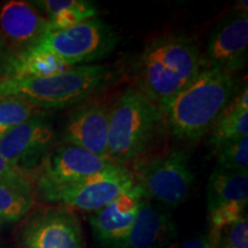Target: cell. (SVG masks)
I'll use <instances>...</instances> for the list:
<instances>
[{
  "label": "cell",
  "mask_w": 248,
  "mask_h": 248,
  "mask_svg": "<svg viewBox=\"0 0 248 248\" xmlns=\"http://www.w3.org/2000/svg\"><path fill=\"white\" fill-rule=\"evenodd\" d=\"M217 168L231 171L247 172L248 169V138L244 137L229 141L217 151Z\"/></svg>",
  "instance_id": "obj_22"
},
{
  "label": "cell",
  "mask_w": 248,
  "mask_h": 248,
  "mask_svg": "<svg viewBox=\"0 0 248 248\" xmlns=\"http://www.w3.org/2000/svg\"><path fill=\"white\" fill-rule=\"evenodd\" d=\"M172 248V247H171ZM176 248H215V235L209 230L201 232Z\"/></svg>",
  "instance_id": "obj_25"
},
{
  "label": "cell",
  "mask_w": 248,
  "mask_h": 248,
  "mask_svg": "<svg viewBox=\"0 0 248 248\" xmlns=\"http://www.w3.org/2000/svg\"><path fill=\"white\" fill-rule=\"evenodd\" d=\"M248 54L247 1L216 24L209 37L207 59L209 67L233 75L243 69Z\"/></svg>",
  "instance_id": "obj_11"
},
{
  "label": "cell",
  "mask_w": 248,
  "mask_h": 248,
  "mask_svg": "<svg viewBox=\"0 0 248 248\" xmlns=\"http://www.w3.org/2000/svg\"><path fill=\"white\" fill-rule=\"evenodd\" d=\"M110 110L111 106L107 100H85L68 117L63 130L66 144L75 145L102 159L109 160L108 130Z\"/></svg>",
  "instance_id": "obj_13"
},
{
  "label": "cell",
  "mask_w": 248,
  "mask_h": 248,
  "mask_svg": "<svg viewBox=\"0 0 248 248\" xmlns=\"http://www.w3.org/2000/svg\"><path fill=\"white\" fill-rule=\"evenodd\" d=\"M113 163L75 145L63 144L49 151L29 173L33 190L40 197L100 172Z\"/></svg>",
  "instance_id": "obj_8"
},
{
  "label": "cell",
  "mask_w": 248,
  "mask_h": 248,
  "mask_svg": "<svg viewBox=\"0 0 248 248\" xmlns=\"http://www.w3.org/2000/svg\"><path fill=\"white\" fill-rule=\"evenodd\" d=\"M35 206V190L0 182V218L15 222L29 214Z\"/></svg>",
  "instance_id": "obj_20"
},
{
  "label": "cell",
  "mask_w": 248,
  "mask_h": 248,
  "mask_svg": "<svg viewBox=\"0 0 248 248\" xmlns=\"http://www.w3.org/2000/svg\"><path fill=\"white\" fill-rule=\"evenodd\" d=\"M201 71L199 49L183 36L152 40L138 61L139 90L161 108L187 88Z\"/></svg>",
  "instance_id": "obj_2"
},
{
  "label": "cell",
  "mask_w": 248,
  "mask_h": 248,
  "mask_svg": "<svg viewBox=\"0 0 248 248\" xmlns=\"http://www.w3.org/2000/svg\"><path fill=\"white\" fill-rule=\"evenodd\" d=\"M7 94V91H6V88H5V82L4 79H0V100H1L2 98H5Z\"/></svg>",
  "instance_id": "obj_27"
},
{
  "label": "cell",
  "mask_w": 248,
  "mask_h": 248,
  "mask_svg": "<svg viewBox=\"0 0 248 248\" xmlns=\"http://www.w3.org/2000/svg\"><path fill=\"white\" fill-rule=\"evenodd\" d=\"M48 29L47 20L32 2L9 0L0 5V35L13 55L36 47Z\"/></svg>",
  "instance_id": "obj_14"
},
{
  "label": "cell",
  "mask_w": 248,
  "mask_h": 248,
  "mask_svg": "<svg viewBox=\"0 0 248 248\" xmlns=\"http://www.w3.org/2000/svg\"><path fill=\"white\" fill-rule=\"evenodd\" d=\"M111 76L105 64L75 66L43 78H5L7 94H18L44 109L64 108L88 98L105 88Z\"/></svg>",
  "instance_id": "obj_4"
},
{
  "label": "cell",
  "mask_w": 248,
  "mask_h": 248,
  "mask_svg": "<svg viewBox=\"0 0 248 248\" xmlns=\"http://www.w3.org/2000/svg\"><path fill=\"white\" fill-rule=\"evenodd\" d=\"M133 176L145 198L172 208L187 199L194 182L190 155L182 150L153 157Z\"/></svg>",
  "instance_id": "obj_7"
},
{
  "label": "cell",
  "mask_w": 248,
  "mask_h": 248,
  "mask_svg": "<svg viewBox=\"0 0 248 248\" xmlns=\"http://www.w3.org/2000/svg\"><path fill=\"white\" fill-rule=\"evenodd\" d=\"M176 237L171 216L142 195L125 248H171Z\"/></svg>",
  "instance_id": "obj_16"
},
{
  "label": "cell",
  "mask_w": 248,
  "mask_h": 248,
  "mask_svg": "<svg viewBox=\"0 0 248 248\" xmlns=\"http://www.w3.org/2000/svg\"><path fill=\"white\" fill-rule=\"evenodd\" d=\"M213 234L215 235V248H248L247 215Z\"/></svg>",
  "instance_id": "obj_23"
},
{
  "label": "cell",
  "mask_w": 248,
  "mask_h": 248,
  "mask_svg": "<svg viewBox=\"0 0 248 248\" xmlns=\"http://www.w3.org/2000/svg\"><path fill=\"white\" fill-rule=\"evenodd\" d=\"M0 182L21 186H30L33 188L30 173L12 166L1 154H0Z\"/></svg>",
  "instance_id": "obj_24"
},
{
  "label": "cell",
  "mask_w": 248,
  "mask_h": 248,
  "mask_svg": "<svg viewBox=\"0 0 248 248\" xmlns=\"http://www.w3.org/2000/svg\"><path fill=\"white\" fill-rule=\"evenodd\" d=\"M32 5L45 14L48 31L69 29L98 14L95 5L88 0H40Z\"/></svg>",
  "instance_id": "obj_18"
},
{
  "label": "cell",
  "mask_w": 248,
  "mask_h": 248,
  "mask_svg": "<svg viewBox=\"0 0 248 248\" xmlns=\"http://www.w3.org/2000/svg\"><path fill=\"white\" fill-rule=\"evenodd\" d=\"M16 248H85L80 223L67 207L36 210L17 229Z\"/></svg>",
  "instance_id": "obj_9"
},
{
  "label": "cell",
  "mask_w": 248,
  "mask_h": 248,
  "mask_svg": "<svg viewBox=\"0 0 248 248\" xmlns=\"http://www.w3.org/2000/svg\"><path fill=\"white\" fill-rule=\"evenodd\" d=\"M248 202L247 172L216 168L207 185L209 230L217 232L246 216Z\"/></svg>",
  "instance_id": "obj_10"
},
{
  "label": "cell",
  "mask_w": 248,
  "mask_h": 248,
  "mask_svg": "<svg viewBox=\"0 0 248 248\" xmlns=\"http://www.w3.org/2000/svg\"><path fill=\"white\" fill-rule=\"evenodd\" d=\"M47 110L18 94H8L0 100V129L5 133L36 117L46 116Z\"/></svg>",
  "instance_id": "obj_21"
},
{
  "label": "cell",
  "mask_w": 248,
  "mask_h": 248,
  "mask_svg": "<svg viewBox=\"0 0 248 248\" xmlns=\"http://www.w3.org/2000/svg\"><path fill=\"white\" fill-rule=\"evenodd\" d=\"M235 91L233 75L209 66L201 70L194 82L163 108L172 136L187 141L202 138L233 100Z\"/></svg>",
  "instance_id": "obj_1"
},
{
  "label": "cell",
  "mask_w": 248,
  "mask_h": 248,
  "mask_svg": "<svg viewBox=\"0 0 248 248\" xmlns=\"http://www.w3.org/2000/svg\"><path fill=\"white\" fill-rule=\"evenodd\" d=\"M163 109L138 88H128L111 106L108 156L122 164L140 159L159 135Z\"/></svg>",
  "instance_id": "obj_3"
},
{
  "label": "cell",
  "mask_w": 248,
  "mask_h": 248,
  "mask_svg": "<svg viewBox=\"0 0 248 248\" xmlns=\"http://www.w3.org/2000/svg\"><path fill=\"white\" fill-rule=\"evenodd\" d=\"M71 68L53 52L33 47L13 55L7 78H43L63 73Z\"/></svg>",
  "instance_id": "obj_19"
},
{
  "label": "cell",
  "mask_w": 248,
  "mask_h": 248,
  "mask_svg": "<svg viewBox=\"0 0 248 248\" xmlns=\"http://www.w3.org/2000/svg\"><path fill=\"white\" fill-rule=\"evenodd\" d=\"M136 186L133 172L125 166L113 163L100 172L47 192L40 198L69 209L97 212Z\"/></svg>",
  "instance_id": "obj_6"
},
{
  "label": "cell",
  "mask_w": 248,
  "mask_h": 248,
  "mask_svg": "<svg viewBox=\"0 0 248 248\" xmlns=\"http://www.w3.org/2000/svg\"><path fill=\"white\" fill-rule=\"evenodd\" d=\"M12 60H13V53L0 35V79L7 78Z\"/></svg>",
  "instance_id": "obj_26"
},
{
  "label": "cell",
  "mask_w": 248,
  "mask_h": 248,
  "mask_svg": "<svg viewBox=\"0 0 248 248\" xmlns=\"http://www.w3.org/2000/svg\"><path fill=\"white\" fill-rule=\"evenodd\" d=\"M119 37L113 27L93 17L66 30L48 31L36 47L53 52L70 67L91 64L109 55Z\"/></svg>",
  "instance_id": "obj_5"
},
{
  "label": "cell",
  "mask_w": 248,
  "mask_h": 248,
  "mask_svg": "<svg viewBox=\"0 0 248 248\" xmlns=\"http://www.w3.org/2000/svg\"><path fill=\"white\" fill-rule=\"evenodd\" d=\"M55 137L53 125L45 116L36 117L0 137V154L12 166L30 172L51 151Z\"/></svg>",
  "instance_id": "obj_12"
},
{
  "label": "cell",
  "mask_w": 248,
  "mask_h": 248,
  "mask_svg": "<svg viewBox=\"0 0 248 248\" xmlns=\"http://www.w3.org/2000/svg\"><path fill=\"white\" fill-rule=\"evenodd\" d=\"M208 146L214 152L226 142L248 136V90L247 86L233 98L214 126Z\"/></svg>",
  "instance_id": "obj_17"
},
{
  "label": "cell",
  "mask_w": 248,
  "mask_h": 248,
  "mask_svg": "<svg viewBox=\"0 0 248 248\" xmlns=\"http://www.w3.org/2000/svg\"><path fill=\"white\" fill-rule=\"evenodd\" d=\"M142 198L139 186L117 198L90 216L93 233L109 248H125L126 240Z\"/></svg>",
  "instance_id": "obj_15"
}]
</instances>
